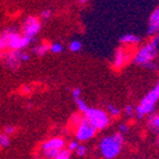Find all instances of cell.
I'll list each match as a JSON object with an SVG mask.
<instances>
[{
	"label": "cell",
	"instance_id": "obj_8",
	"mask_svg": "<svg viewBox=\"0 0 159 159\" xmlns=\"http://www.w3.org/2000/svg\"><path fill=\"white\" fill-rule=\"evenodd\" d=\"M84 117V116H82ZM97 130L85 119L82 118L81 122L76 127L75 129V136H76V140L78 141H88L91 138L95 137Z\"/></svg>",
	"mask_w": 159,
	"mask_h": 159
},
{
	"label": "cell",
	"instance_id": "obj_27",
	"mask_svg": "<svg viewBox=\"0 0 159 159\" xmlns=\"http://www.w3.org/2000/svg\"><path fill=\"white\" fill-rule=\"evenodd\" d=\"M124 111H125V114L127 117H131L135 115V108H134V106H131V105H128V106L125 107Z\"/></svg>",
	"mask_w": 159,
	"mask_h": 159
},
{
	"label": "cell",
	"instance_id": "obj_3",
	"mask_svg": "<svg viewBox=\"0 0 159 159\" xmlns=\"http://www.w3.org/2000/svg\"><path fill=\"white\" fill-rule=\"evenodd\" d=\"M159 99V84L157 82L154 87L145 95L140 102L136 107L135 112L138 119H143L145 116H149L150 114H154V110L156 108L157 101Z\"/></svg>",
	"mask_w": 159,
	"mask_h": 159
},
{
	"label": "cell",
	"instance_id": "obj_7",
	"mask_svg": "<svg viewBox=\"0 0 159 159\" xmlns=\"http://www.w3.org/2000/svg\"><path fill=\"white\" fill-rule=\"evenodd\" d=\"M40 30H41V22L37 17H27L22 22V34L26 37L34 40V38L40 32Z\"/></svg>",
	"mask_w": 159,
	"mask_h": 159
},
{
	"label": "cell",
	"instance_id": "obj_30",
	"mask_svg": "<svg viewBox=\"0 0 159 159\" xmlns=\"http://www.w3.org/2000/svg\"><path fill=\"white\" fill-rule=\"evenodd\" d=\"M21 93H31V87L30 86H28V85H25L24 87L21 88Z\"/></svg>",
	"mask_w": 159,
	"mask_h": 159
},
{
	"label": "cell",
	"instance_id": "obj_17",
	"mask_svg": "<svg viewBox=\"0 0 159 159\" xmlns=\"http://www.w3.org/2000/svg\"><path fill=\"white\" fill-rule=\"evenodd\" d=\"M82 49V43L80 40H72L71 43H69V50L72 52H79Z\"/></svg>",
	"mask_w": 159,
	"mask_h": 159
},
{
	"label": "cell",
	"instance_id": "obj_5",
	"mask_svg": "<svg viewBox=\"0 0 159 159\" xmlns=\"http://www.w3.org/2000/svg\"><path fill=\"white\" fill-rule=\"evenodd\" d=\"M66 147V140L62 137H52L46 140L41 146L43 155L47 159H55L57 155Z\"/></svg>",
	"mask_w": 159,
	"mask_h": 159
},
{
	"label": "cell",
	"instance_id": "obj_13",
	"mask_svg": "<svg viewBox=\"0 0 159 159\" xmlns=\"http://www.w3.org/2000/svg\"><path fill=\"white\" fill-rule=\"evenodd\" d=\"M16 29L15 27H10L8 29L3 30L0 34V50H5V49H8V43L9 39H10V36L12 34L13 30Z\"/></svg>",
	"mask_w": 159,
	"mask_h": 159
},
{
	"label": "cell",
	"instance_id": "obj_21",
	"mask_svg": "<svg viewBox=\"0 0 159 159\" xmlns=\"http://www.w3.org/2000/svg\"><path fill=\"white\" fill-rule=\"evenodd\" d=\"M75 102H76V105H77L78 109H79V111H80V112H82V114H84V112H85L86 110L88 109V107H89V106L87 105V103H86V101L84 100L82 98L75 99Z\"/></svg>",
	"mask_w": 159,
	"mask_h": 159
},
{
	"label": "cell",
	"instance_id": "obj_20",
	"mask_svg": "<svg viewBox=\"0 0 159 159\" xmlns=\"http://www.w3.org/2000/svg\"><path fill=\"white\" fill-rule=\"evenodd\" d=\"M64 50V46L60 43H52L49 46V51L52 53H60Z\"/></svg>",
	"mask_w": 159,
	"mask_h": 159
},
{
	"label": "cell",
	"instance_id": "obj_14",
	"mask_svg": "<svg viewBox=\"0 0 159 159\" xmlns=\"http://www.w3.org/2000/svg\"><path fill=\"white\" fill-rule=\"evenodd\" d=\"M147 126L151 131H158L159 128V116L157 114H150L147 119Z\"/></svg>",
	"mask_w": 159,
	"mask_h": 159
},
{
	"label": "cell",
	"instance_id": "obj_11",
	"mask_svg": "<svg viewBox=\"0 0 159 159\" xmlns=\"http://www.w3.org/2000/svg\"><path fill=\"white\" fill-rule=\"evenodd\" d=\"M159 30V9L156 8L151 12L149 17L148 29H147V34L150 37H155Z\"/></svg>",
	"mask_w": 159,
	"mask_h": 159
},
{
	"label": "cell",
	"instance_id": "obj_12",
	"mask_svg": "<svg viewBox=\"0 0 159 159\" xmlns=\"http://www.w3.org/2000/svg\"><path fill=\"white\" fill-rule=\"evenodd\" d=\"M140 40V37L135 34H125L119 37V43L125 46H137Z\"/></svg>",
	"mask_w": 159,
	"mask_h": 159
},
{
	"label": "cell",
	"instance_id": "obj_16",
	"mask_svg": "<svg viewBox=\"0 0 159 159\" xmlns=\"http://www.w3.org/2000/svg\"><path fill=\"white\" fill-rule=\"evenodd\" d=\"M82 118H84V117H82L80 114L72 115V116L70 117V119H69V126H70L71 128H74V129H76V127L81 122Z\"/></svg>",
	"mask_w": 159,
	"mask_h": 159
},
{
	"label": "cell",
	"instance_id": "obj_24",
	"mask_svg": "<svg viewBox=\"0 0 159 159\" xmlns=\"http://www.w3.org/2000/svg\"><path fill=\"white\" fill-rule=\"evenodd\" d=\"M80 143H79V141L78 140H76V139H74V140H71V141H69L68 143V146H67V149H68L70 152H72V151H76V149L78 148V146H79Z\"/></svg>",
	"mask_w": 159,
	"mask_h": 159
},
{
	"label": "cell",
	"instance_id": "obj_6",
	"mask_svg": "<svg viewBox=\"0 0 159 159\" xmlns=\"http://www.w3.org/2000/svg\"><path fill=\"white\" fill-rule=\"evenodd\" d=\"M30 53L26 52L24 50H11V52L7 53L5 58L6 65L12 70H16L20 67V65L25 61H28L30 59Z\"/></svg>",
	"mask_w": 159,
	"mask_h": 159
},
{
	"label": "cell",
	"instance_id": "obj_23",
	"mask_svg": "<svg viewBox=\"0 0 159 159\" xmlns=\"http://www.w3.org/2000/svg\"><path fill=\"white\" fill-rule=\"evenodd\" d=\"M55 159H71V152L67 148H65L57 155V157Z\"/></svg>",
	"mask_w": 159,
	"mask_h": 159
},
{
	"label": "cell",
	"instance_id": "obj_15",
	"mask_svg": "<svg viewBox=\"0 0 159 159\" xmlns=\"http://www.w3.org/2000/svg\"><path fill=\"white\" fill-rule=\"evenodd\" d=\"M49 43H40V45L36 46V47H34V49H32V52L36 55V56H45L46 53L49 52Z\"/></svg>",
	"mask_w": 159,
	"mask_h": 159
},
{
	"label": "cell",
	"instance_id": "obj_31",
	"mask_svg": "<svg viewBox=\"0 0 159 159\" xmlns=\"http://www.w3.org/2000/svg\"><path fill=\"white\" fill-rule=\"evenodd\" d=\"M80 2H86V1H88V0H79Z\"/></svg>",
	"mask_w": 159,
	"mask_h": 159
},
{
	"label": "cell",
	"instance_id": "obj_28",
	"mask_svg": "<svg viewBox=\"0 0 159 159\" xmlns=\"http://www.w3.org/2000/svg\"><path fill=\"white\" fill-rule=\"evenodd\" d=\"M81 93H82V90H81V88H79V87L74 88V89H72V91H71L72 98H74V99L81 98Z\"/></svg>",
	"mask_w": 159,
	"mask_h": 159
},
{
	"label": "cell",
	"instance_id": "obj_22",
	"mask_svg": "<svg viewBox=\"0 0 159 159\" xmlns=\"http://www.w3.org/2000/svg\"><path fill=\"white\" fill-rule=\"evenodd\" d=\"M76 155H77L78 157H85L86 155L88 154V148L87 146H85V145H82V143H80L79 146H78V148L76 149Z\"/></svg>",
	"mask_w": 159,
	"mask_h": 159
},
{
	"label": "cell",
	"instance_id": "obj_26",
	"mask_svg": "<svg viewBox=\"0 0 159 159\" xmlns=\"http://www.w3.org/2000/svg\"><path fill=\"white\" fill-rule=\"evenodd\" d=\"M51 16H52V11H51L50 9H45V10H43L41 13H40V18L43 19V20L50 19Z\"/></svg>",
	"mask_w": 159,
	"mask_h": 159
},
{
	"label": "cell",
	"instance_id": "obj_10",
	"mask_svg": "<svg viewBox=\"0 0 159 159\" xmlns=\"http://www.w3.org/2000/svg\"><path fill=\"white\" fill-rule=\"evenodd\" d=\"M131 59V50L126 47H120L118 48L115 52L114 59H112V67L114 69L118 70L121 69L124 66L128 64Z\"/></svg>",
	"mask_w": 159,
	"mask_h": 159
},
{
	"label": "cell",
	"instance_id": "obj_25",
	"mask_svg": "<svg viewBox=\"0 0 159 159\" xmlns=\"http://www.w3.org/2000/svg\"><path fill=\"white\" fill-rule=\"evenodd\" d=\"M16 130H17V128L15 127V126L8 125V126H6L5 129H3V134H6L7 136H9V137H10L11 135H13V134L16 133Z\"/></svg>",
	"mask_w": 159,
	"mask_h": 159
},
{
	"label": "cell",
	"instance_id": "obj_9",
	"mask_svg": "<svg viewBox=\"0 0 159 159\" xmlns=\"http://www.w3.org/2000/svg\"><path fill=\"white\" fill-rule=\"evenodd\" d=\"M32 40L34 39L26 37L22 34H19L15 29L12 31V34H11L10 39H9L8 48L11 49V50H24V49H26L32 43Z\"/></svg>",
	"mask_w": 159,
	"mask_h": 159
},
{
	"label": "cell",
	"instance_id": "obj_29",
	"mask_svg": "<svg viewBox=\"0 0 159 159\" xmlns=\"http://www.w3.org/2000/svg\"><path fill=\"white\" fill-rule=\"evenodd\" d=\"M129 131V126L127 124H120L119 127H118V133L121 134V135H125Z\"/></svg>",
	"mask_w": 159,
	"mask_h": 159
},
{
	"label": "cell",
	"instance_id": "obj_1",
	"mask_svg": "<svg viewBox=\"0 0 159 159\" xmlns=\"http://www.w3.org/2000/svg\"><path fill=\"white\" fill-rule=\"evenodd\" d=\"M159 46V38L158 36H155L150 41L141 46L137 50L136 55L133 58V62L139 66L145 67L146 69L152 70L156 68L155 59L157 57Z\"/></svg>",
	"mask_w": 159,
	"mask_h": 159
},
{
	"label": "cell",
	"instance_id": "obj_4",
	"mask_svg": "<svg viewBox=\"0 0 159 159\" xmlns=\"http://www.w3.org/2000/svg\"><path fill=\"white\" fill-rule=\"evenodd\" d=\"M84 118L87 120L96 130H102L109 126L110 117L105 110L98 108L88 107V109L84 112Z\"/></svg>",
	"mask_w": 159,
	"mask_h": 159
},
{
	"label": "cell",
	"instance_id": "obj_2",
	"mask_svg": "<svg viewBox=\"0 0 159 159\" xmlns=\"http://www.w3.org/2000/svg\"><path fill=\"white\" fill-rule=\"evenodd\" d=\"M125 137L119 133H115L103 137L99 143V152L103 159H115L122 149Z\"/></svg>",
	"mask_w": 159,
	"mask_h": 159
},
{
	"label": "cell",
	"instance_id": "obj_19",
	"mask_svg": "<svg viewBox=\"0 0 159 159\" xmlns=\"http://www.w3.org/2000/svg\"><path fill=\"white\" fill-rule=\"evenodd\" d=\"M9 145H10V137L3 133H0V148H7Z\"/></svg>",
	"mask_w": 159,
	"mask_h": 159
},
{
	"label": "cell",
	"instance_id": "obj_18",
	"mask_svg": "<svg viewBox=\"0 0 159 159\" xmlns=\"http://www.w3.org/2000/svg\"><path fill=\"white\" fill-rule=\"evenodd\" d=\"M107 110H108L107 114H109V117H118L120 115V109L117 106H115V105H112V103L107 105Z\"/></svg>",
	"mask_w": 159,
	"mask_h": 159
}]
</instances>
